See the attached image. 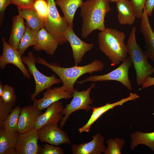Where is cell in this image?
Returning <instances> with one entry per match:
<instances>
[{"instance_id": "1", "label": "cell", "mask_w": 154, "mask_h": 154, "mask_svg": "<svg viewBox=\"0 0 154 154\" xmlns=\"http://www.w3.org/2000/svg\"><path fill=\"white\" fill-rule=\"evenodd\" d=\"M109 0H87L80 7V15L82 20L81 35L84 38L94 30L101 31L106 29L105 18L111 10Z\"/></svg>"}, {"instance_id": "2", "label": "cell", "mask_w": 154, "mask_h": 154, "mask_svg": "<svg viewBox=\"0 0 154 154\" xmlns=\"http://www.w3.org/2000/svg\"><path fill=\"white\" fill-rule=\"evenodd\" d=\"M36 62L45 66L57 74L63 83L65 91L72 94L74 86L77 80L81 76L87 73L91 74L95 72L102 70L104 65L99 60H95L91 63L83 66L75 65L72 67L64 68L54 63L48 62L45 59L38 57Z\"/></svg>"}, {"instance_id": "3", "label": "cell", "mask_w": 154, "mask_h": 154, "mask_svg": "<svg viewBox=\"0 0 154 154\" xmlns=\"http://www.w3.org/2000/svg\"><path fill=\"white\" fill-rule=\"evenodd\" d=\"M125 38L124 32L112 28H106L98 34L100 49L110 60L112 66L119 64L128 57Z\"/></svg>"}, {"instance_id": "4", "label": "cell", "mask_w": 154, "mask_h": 154, "mask_svg": "<svg viewBox=\"0 0 154 154\" xmlns=\"http://www.w3.org/2000/svg\"><path fill=\"white\" fill-rule=\"evenodd\" d=\"M136 31L134 26L131 30L126 45L128 56L135 71L137 83L140 85L147 77L154 73V68L148 62V58L145 51L137 42Z\"/></svg>"}, {"instance_id": "5", "label": "cell", "mask_w": 154, "mask_h": 154, "mask_svg": "<svg viewBox=\"0 0 154 154\" xmlns=\"http://www.w3.org/2000/svg\"><path fill=\"white\" fill-rule=\"evenodd\" d=\"M22 58L23 62L27 66L28 71L32 75L35 81V92L30 95V98L32 101H34L36 96L44 90L62 82L61 79L57 78L54 74L50 76H46L38 70L36 65V57L32 51L29 52L27 56H22Z\"/></svg>"}, {"instance_id": "6", "label": "cell", "mask_w": 154, "mask_h": 154, "mask_svg": "<svg viewBox=\"0 0 154 154\" xmlns=\"http://www.w3.org/2000/svg\"><path fill=\"white\" fill-rule=\"evenodd\" d=\"M49 14L44 27L56 40L58 45H63L67 42L65 38V33L69 24L66 18L61 16L57 9L55 0H46Z\"/></svg>"}, {"instance_id": "7", "label": "cell", "mask_w": 154, "mask_h": 154, "mask_svg": "<svg viewBox=\"0 0 154 154\" xmlns=\"http://www.w3.org/2000/svg\"><path fill=\"white\" fill-rule=\"evenodd\" d=\"M95 86V84L93 83L86 90L81 91H79L74 88L72 94V100L62 110L64 116L60 123V128H63L70 116L74 112L80 110L88 112L92 109L91 105L93 103V100L90 98V94L91 90Z\"/></svg>"}, {"instance_id": "8", "label": "cell", "mask_w": 154, "mask_h": 154, "mask_svg": "<svg viewBox=\"0 0 154 154\" xmlns=\"http://www.w3.org/2000/svg\"><path fill=\"white\" fill-rule=\"evenodd\" d=\"M132 63L128 56L117 68L106 74L91 76L87 78L76 82L81 84L86 82H95L108 80H114L120 82L129 90L132 89V86L128 76L129 70Z\"/></svg>"}, {"instance_id": "9", "label": "cell", "mask_w": 154, "mask_h": 154, "mask_svg": "<svg viewBox=\"0 0 154 154\" xmlns=\"http://www.w3.org/2000/svg\"><path fill=\"white\" fill-rule=\"evenodd\" d=\"M3 51L0 56V67L4 70L9 64L14 65L18 68L23 73L24 77L27 79L31 77L30 73L24 65L22 60V55L17 49L9 45L4 38L1 39Z\"/></svg>"}, {"instance_id": "10", "label": "cell", "mask_w": 154, "mask_h": 154, "mask_svg": "<svg viewBox=\"0 0 154 154\" xmlns=\"http://www.w3.org/2000/svg\"><path fill=\"white\" fill-rule=\"evenodd\" d=\"M60 128L58 123L47 125L37 131L38 139L42 143L58 146L71 143L68 134Z\"/></svg>"}, {"instance_id": "11", "label": "cell", "mask_w": 154, "mask_h": 154, "mask_svg": "<svg viewBox=\"0 0 154 154\" xmlns=\"http://www.w3.org/2000/svg\"><path fill=\"white\" fill-rule=\"evenodd\" d=\"M37 131L34 128L27 132L19 133V140L15 147L17 154H38Z\"/></svg>"}, {"instance_id": "12", "label": "cell", "mask_w": 154, "mask_h": 154, "mask_svg": "<svg viewBox=\"0 0 154 154\" xmlns=\"http://www.w3.org/2000/svg\"><path fill=\"white\" fill-rule=\"evenodd\" d=\"M73 28L69 26L65 37L72 48L75 65H78L82 62L85 53L93 48L94 44L88 43L82 40L76 35Z\"/></svg>"}, {"instance_id": "13", "label": "cell", "mask_w": 154, "mask_h": 154, "mask_svg": "<svg viewBox=\"0 0 154 154\" xmlns=\"http://www.w3.org/2000/svg\"><path fill=\"white\" fill-rule=\"evenodd\" d=\"M62 103L57 101L48 106L46 111L37 117L34 128L38 131L43 127L52 123H58L63 117Z\"/></svg>"}, {"instance_id": "14", "label": "cell", "mask_w": 154, "mask_h": 154, "mask_svg": "<svg viewBox=\"0 0 154 154\" xmlns=\"http://www.w3.org/2000/svg\"><path fill=\"white\" fill-rule=\"evenodd\" d=\"M72 97V94L66 92L63 86L50 88L45 91L42 98L36 99L34 101L33 105L38 109L42 110L60 99H69Z\"/></svg>"}, {"instance_id": "15", "label": "cell", "mask_w": 154, "mask_h": 154, "mask_svg": "<svg viewBox=\"0 0 154 154\" xmlns=\"http://www.w3.org/2000/svg\"><path fill=\"white\" fill-rule=\"evenodd\" d=\"M92 140L86 143L71 145L73 154H101L104 153L106 147L104 145V137L99 133L92 137Z\"/></svg>"}, {"instance_id": "16", "label": "cell", "mask_w": 154, "mask_h": 154, "mask_svg": "<svg viewBox=\"0 0 154 154\" xmlns=\"http://www.w3.org/2000/svg\"><path fill=\"white\" fill-rule=\"evenodd\" d=\"M139 96L136 93H131L127 97L112 103H107L99 107H93L91 116L86 124L80 128L78 131L80 133L84 132H89L92 125L103 114L108 110L113 109L117 106H121L124 103L129 101L134 100L138 98Z\"/></svg>"}, {"instance_id": "17", "label": "cell", "mask_w": 154, "mask_h": 154, "mask_svg": "<svg viewBox=\"0 0 154 154\" xmlns=\"http://www.w3.org/2000/svg\"><path fill=\"white\" fill-rule=\"evenodd\" d=\"M42 113L33 105L22 108L18 124L19 132L24 133L34 128L37 117Z\"/></svg>"}, {"instance_id": "18", "label": "cell", "mask_w": 154, "mask_h": 154, "mask_svg": "<svg viewBox=\"0 0 154 154\" xmlns=\"http://www.w3.org/2000/svg\"><path fill=\"white\" fill-rule=\"evenodd\" d=\"M148 17L144 7L141 19L140 29L144 40L145 51L148 58L154 62V33L150 25Z\"/></svg>"}, {"instance_id": "19", "label": "cell", "mask_w": 154, "mask_h": 154, "mask_svg": "<svg viewBox=\"0 0 154 154\" xmlns=\"http://www.w3.org/2000/svg\"><path fill=\"white\" fill-rule=\"evenodd\" d=\"M118 21L121 25H133L136 17L132 2L129 0H118L116 2Z\"/></svg>"}, {"instance_id": "20", "label": "cell", "mask_w": 154, "mask_h": 154, "mask_svg": "<svg viewBox=\"0 0 154 154\" xmlns=\"http://www.w3.org/2000/svg\"><path fill=\"white\" fill-rule=\"evenodd\" d=\"M58 45L56 40L43 27L38 31L37 42L33 48L36 51L43 50L47 54L52 55L54 54Z\"/></svg>"}, {"instance_id": "21", "label": "cell", "mask_w": 154, "mask_h": 154, "mask_svg": "<svg viewBox=\"0 0 154 154\" xmlns=\"http://www.w3.org/2000/svg\"><path fill=\"white\" fill-rule=\"evenodd\" d=\"M19 132L0 129V154H17L15 147L19 140Z\"/></svg>"}, {"instance_id": "22", "label": "cell", "mask_w": 154, "mask_h": 154, "mask_svg": "<svg viewBox=\"0 0 154 154\" xmlns=\"http://www.w3.org/2000/svg\"><path fill=\"white\" fill-rule=\"evenodd\" d=\"M26 29L24 19L19 15L14 16L12 19V25L8 44L11 47L17 49Z\"/></svg>"}, {"instance_id": "23", "label": "cell", "mask_w": 154, "mask_h": 154, "mask_svg": "<svg viewBox=\"0 0 154 154\" xmlns=\"http://www.w3.org/2000/svg\"><path fill=\"white\" fill-rule=\"evenodd\" d=\"M56 5L60 7L69 25L73 27V21L75 13L80 7L82 0H55Z\"/></svg>"}, {"instance_id": "24", "label": "cell", "mask_w": 154, "mask_h": 154, "mask_svg": "<svg viewBox=\"0 0 154 154\" xmlns=\"http://www.w3.org/2000/svg\"><path fill=\"white\" fill-rule=\"evenodd\" d=\"M17 9L18 15L25 19L26 25L36 31L44 27V21L34 9Z\"/></svg>"}, {"instance_id": "25", "label": "cell", "mask_w": 154, "mask_h": 154, "mask_svg": "<svg viewBox=\"0 0 154 154\" xmlns=\"http://www.w3.org/2000/svg\"><path fill=\"white\" fill-rule=\"evenodd\" d=\"M130 148L132 150L142 144L149 147L154 152V131L143 133L136 131L131 135Z\"/></svg>"}, {"instance_id": "26", "label": "cell", "mask_w": 154, "mask_h": 154, "mask_svg": "<svg viewBox=\"0 0 154 154\" xmlns=\"http://www.w3.org/2000/svg\"><path fill=\"white\" fill-rule=\"evenodd\" d=\"M38 31H33L26 25L25 31L19 44L18 49L21 54L23 55L30 46L35 45L37 42Z\"/></svg>"}, {"instance_id": "27", "label": "cell", "mask_w": 154, "mask_h": 154, "mask_svg": "<svg viewBox=\"0 0 154 154\" xmlns=\"http://www.w3.org/2000/svg\"><path fill=\"white\" fill-rule=\"evenodd\" d=\"M21 109L19 106L13 108L3 121L2 128L12 131H18V124Z\"/></svg>"}, {"instance_id": "28", "label": "cell", "mask_w": 154, "mask_h": 154, "mask_svg": "<svg viewBox=\"0 0 154 154\" xmlns=\"http://www.w3.org/2000/svg\"><path fill=\"white\" fill-rule=\"evenodd\" d=\"M123 139L117 137L111 138L107 141V147L104 152V154H120L125 144Z\"/></svg>"}, {"instance_id": "29", "label": "cell", "mask_w": 154, "mask_h": 154, "mask_svg": "<svg viewBox=\"0 0 154 154\" xmlns=\"http://www.w3.org/2000/svg\"><path fill=\"white\" fill-rule=\"evenodd\" d=\"M33 9L44 22L47 20L48 16L49 8L46 0H35L33 4Z\"/></svg>"}, {"instance_id": "30", "label": "cell", "mask_w": 154, "mask_h": 154, "mask_svg": "<svg viewBox=\"0 0 154 154\" xmlns=\"http://www.w3.org/2000/svg\"><path fill=\"white\" fill-rule=\"evenodd\" d=\"M0 98L4 102L14 106L17 100L14 88L8 84L4 85L3 93Z\"/></svg>"}, {"instance_id": "31", "label": "cell", "mask_w": 154, "mask_h": 154, "mask_svg": "<svg viewBox=\"0 0 154 154\" xmlns=\"http://www.w3.org/2000/svg\"><path fill=\"white\" fill-rule=\"evenodd\" d=\"M14 106L4 102L0 98V129H2L4 120L13 109Z\"/></svg>"}, {"instance_id": "32", "label": "cell", "mask_w": 154, "mask_h": 154, "mask_svg": "<svg viewBox=\"0 0 154 154\" xmlns=\"http://www.w3.org/2000/svg\"><path fill=\"white\" fill-rule=\"evenodd\" d=\"M43 148L40 147L38 154H63V149L58 146L49 144L48 143L43 145Z\"/></svg>"}, {"instance_id": "33", "label": "cell", "mask_w": 154, "mask_h": 154, "mask_svg": "<svg viewBox=\"0 0 154 154\" xmlns=\"http://www.w3.org/2000/svg\"><path fill=\"white\" fill-rule=\"evenodd\" d=\"M146 0H131L134 7L136 17L141 19Z\"/></svg>"}, {"instance_id": "34", "label": "cell", "mask_w": 154, "mask_h": 154, "mask_svg": "<svg viewBox=\"0 0 154 154\" xmlns=\"http://www.w3.org/2000/svg\"><path fill=\"white\" fill-rule=\"evenodd\" d=\"M35 0H11V4L16 5L17 8H33Z\"/></svg>"}, {"instance_id": "35", "label": "cell", "mask_w": 154, "mask_h": 154, "mask_svg": "<svg viewBox=\"0 0 154 154\" xmlns=\"http://www.w3.org/2000/svg\"><path fill=\"white\" fill-rule=\"evenodd\" d=\"M11 4V0H0V25L3 23L4 18V13L7 7Z\"/></svg>"}, {"instance_id": "36", "label": "cell", "mask_w": 154, "mask_h": 154, "mask_svg": "<svg viewBox=\"0 0 154 154\" xmlns=\"http://www.w3.org/2000/svg\"><path fill=\"white\" fill-rule=\"evenodd\" d=\"M144 7L147 11L148 16H151L152 15L154 8V0H146Z\"/></svg>"}, {"instance_id": "37", "label": "cell", "mask_w": 154, "mask_h": 154, "mask_svg": "<svg viewBox=\"0 0 154 154\" xmlns=\"http://www.w3.org/2000/svg\"><path fill=\"white\" fill-rule=\"evenodd\" d=\"M154 85V77L150 76L146 78L141 85L142 89H145L150 86Z\"/></svg>"}, {"instance_id": "38", "label": "cell", "mask_w": 154, "mask_h": 154, "mask_svg": "<svg viewBox=\"0 0 154 154\" xmlns=\"http://www.w3.org/2000/svg\"><path fill=\"white\" fill-rule=\"evenodd\" d=\"M4 87V85L3 84L2 82H0V97L1 96L3 91Z\"/></svg>"}, {"instance_id": "39", "label": "cell", "mask_w": 154, "mask_h": 154, "mask_svg": "<svg viewBox=\"0 0 154 154\" xmlns=\"http://www.w3.org/2000/svg\"><path fill=\"white\" fill-rule=\"evenodd\" d=\"M110 1V2H112V3H115L118 0H109Z\"/></svg>"}]
</instances>
